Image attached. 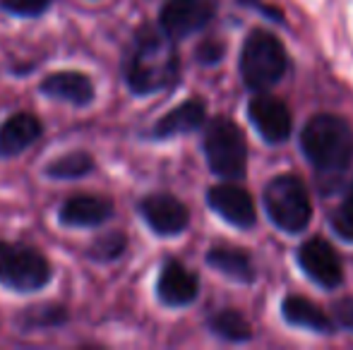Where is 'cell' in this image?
<instances>
[{"instance_id":"1","label":"cell","mask_w":353,"mask_h":350,"mask_svg":"<svg viewBox=\"0 0 353 350\" xmlns=\"http://www.w3.org/2000/svg\"><path fill=\"white\" fill-rule=\"evenodd\" d=\"M125 85L137 96L163 91L178 77V51L173 36L159 24H144L135 32L123 61Z\"/></svg>"},{"instance_id":"2","label":"cell","mask_w":353,"mask_h":350,"mask_svg":"<svg viewBox=\"0 0 353 350\" xmlns=\"http://www.w3.org/2000/svg\"><path fill=\"white\" fill-rule=\"evenodd\" d=\"M301 149L322 173H341L353 161V130L332 113L310 118L301 132Z\"/></svg>"},{"instance_id":"3","label":"cell","mask_w":353,"mask_h":350,"mask_svg":"<svg viewBox=\"0 0 353 350\" xmlns=\"http://www.w3.org/2000/svg\"><path fill=\"white\" fill-rule=\"evenodd\" d=\"M288 56L281 41L270 32H252L241 51V77L248 89L265 91L286 75Z\"/></svg>"},{"instance_id":"4","label":"cell","mask_w":353,"mask_h":350,"mask_svg":"<svg viewBox=\"0 0 353 350\" xmlns=\"http://www.w3.org/2000/svg\"><path fill=\"white\" fill-rule=\"evenodd\" d=\"M265 209L272 223L283 233H301L307 228L312 216L310 195L305 182L293 173H283L267 185Z\"/></svg>"},{"instance_id":"5","label":"cell","mask_w":353,"mask_h":350,"mask_svg":"<svg viewBox=\"0 0 353 350\" xmlns=\"http://www.w3.org/2000/svg\"><path fill=\"white\" fill-rule=\"evenodd\" d=\"M205 156L212 173L223 180H238L245 175L248 144L241 127L228 118H216L207 125Z\"/></svg>"},{"instance_id":"6","label":"cell","mask_w":353,"mask_h":350,"mask_svg":"<svg viewBox=\"0 0 353 350\" xmlns=\"http://www.w3.org/2000/svg\"><path fill=\"white\" fill-rule=\"evenodd\" d=\"M51 264L37 248L0 243V285L14 293H34L51 281Z\"/></svg>"},{"instance_id":"7","label":"cell","mask_w":353,"mask_h":350,"mask_svg":"<svg viewBox=\"0 0 353 350\" xmlns=\"http://www.w3.org/2000/svg\"><path fill=\"white\" fill-rule=\"evenodd\" d=\"M219 0H168L159 14V24L173 39L190 36L205 29L216 14Z\"/></svg>"},{"instance_id":"8","label":"cell","mask_w":353,"mask_h":350,"mask_svg":"<svg viewBox=\"0 0 353 350\" xmlns=\"http://www.w3.org/2000/svg\"><path fill=\"white\" fill-rule=\"evenodd\" d=\"M298 264L307 274V278H312L322 288H339L344 281V269H341V259L334 252L327 240L312 238L305 240L298 250Z\"/></svg>"},{"instance_id":"9","label":"cell","mask_w":353,"mask_h":350,"mask_svg":"<svg viewBox=\"0 0 353 350\" xmlns=\"http://www.w3.org/2000/svg\"><path fill=\"white\" fill-rule=\"evenodd\" d=\"M140 214L147 221V226L157 235H178L188 228L190 223V211L181 199H176L173 195L159 192V195H149L142 199Z\"/></svg>"},{"instance_id":"10","label":"cell","mask_w":353,"mask_h":350,"mask_svg":"<svg viewBox=\"0 0 353 350\" xmlns=\"http://www.w3.org/2000/svg\"><path fill=\"white\" fill-rule=\"evenodd\" d=\"M207 201H210V206L223 221H228L236 228H252L255 226V201L248 195V190H243L233 180L214 185L207 192Z\"/></svg>"},{"instance_id":"11","label":"cell","mask_w":353,"mask_h":350,"mask_svg":"<svg viewBox=\"0 0 353 350\" xmlns=\"http://www.w3.org/2000/svg\"><path fill=\"white\" fill-rule=\"evenodd\" d=\"M248 116H250L252 125L257 127L267 142H286L293 130V118L291 111L283 101L267 94H257L248 106Z\"/></svg>"},{"instance_id":"12","label":"cell","mask_w":353,"mask_h":350,"mask_svg":"<svg viewBox=\"0 0 353 350\" xmlns=\"http://www.w3.org/2000/svg\"><path fill=\"white\" fill-rule=\"evenodd\" d=\"M157 293L159 300L168 307H188L197 300L200 281L185 264H181L178 259H168L159 271Z\"/></svg>"},{"instance_id":"13","label":"cell","mask_w":353,"mask_h":350,"mask_svg":"<svg viewBox=\"0 0 353 350\" xmlns=\"http://www.w3.org/2000/svg\"><path fill=\"white\" fill-rule=\"evenodd\" d=\"M113 216V201L101 195H74L63 201L58 219L63 226L72 228H94V226L106 223Z\"/></svg>"},{"instance_id":"14","label":"cell","mask_w":353,"mask_h":350,"mask_svg":"<svg viewBox=\"0 0 353 350\" xmlns=\"http://www.w3.org/2000/svg\"><path fill=\"white\" fill-rule=\"evenodd\" d=\"M43 125L32 113H14L0 125V159H12V156L27 151L34 142L41 137Z\"/></svg>"},{"instance_id":"15","label":"cell","mask_w":353,"mask_h":350,"mask_svg":"<svg viewBox=\"0 0 353 350\" xmlns=\"http://www.w3.org/2000/svg\"><path fill=\"white\" fill-rule=\"evenodd\" d=\"M41 94L58 98V101L72 103V106H89L97 96V89H94V82L82 72L61 70L43 77Z\"/></svg>"},{"instance_id":"16","label":"cell","mask_w":353,"mask_h":350,"mask_svg":"<svg viewBox=\"0 0 353 350\" xmlns=\"http://www.w3.org/2000/svg\"><path fill=\"white\" fill-rule=\"evenodd\" d=\"M207 120V108L200 98H190V101L181 103L178 108L168 111L157 125L152 127L154 140H171L176 135H188L195 132L205 125Z\"/></svg>"},{"instance_id":"17","label":"cell","mask_w":353,"mask_h":350,"mask_svg":"<svg viewBox=\"0 0 353 350\" xmlns=\"http://www.w3.org/2000/svg\"><path fill=\"white\" fill-rule=\"evenodd\" d=\"M207 264L212 269L221 271L223 276L238 281V283H252L255 281V269H252L250 257L245 250L233 248V245H214L207 252Z\"/></svg>"},{"instance_id":"18","label":"cell","mask_w":353,"mask_h":350,"mask_svg":"<svg viewBox=\"0 0 353 350\" xmlns=\"http://www.w3.org/2000/svg\"><path fill=\"white\" fill-rule=\"evenodd\" d=\"M281 312H283V319L288 324H296V327H303V329H310V331H320V333H330L334 329L332 319L317 307L315 303L305 298H298V295H291V298L283 300L281 305Z\"/></svg>"},{"instance_id":"19","label":"cell","mask_w":353,"mask_h":350,"mask_svg":"<svg viewBox=\"0 0 353 350\" xmlns=\"http://www.w3.org/2000/svg\"><path fill=\"white\" fill-rule=\"evenodd\" d=\"M68 322V309L63 305L43 303L22 309L17 324L24 331H39V329H56Z\"/></svg>"},{"instance_id":"20","label":"cell","mask_w":353,"mask_h":350,"mask_svg":"<svg viewBox=\"0 0 353 350\" xmlns=\"http://www.w3.org/2000/svg\"><path fill=\"white\" fill-rule=\"evenodd\" d=\"M210 329L219 338L231 343H243L252 338V329L248 319L238 309H221L210 319Z\"/></svg>"},{"instance_id":"21","label":"cell","mask_w":353,"mask_h":350,"mask_svg":"<svg viewBox=\"0 0 353 350\" xmlns=\"http://www.w3.org/2000/svg\"><path fill=\"white\" fill-rule=\"evenodd\" d=\"M94 156L87 151H70V154L58 156L56 161L46 166V175L53 180H77L94 171Z\"/></svg>"},{"instance_id":"22","label":"cell","mask_w":353,"mask_h":350,"mask_svg":"<svg viewBox=\"0 0 353 350\" xmlns=\"http://www.w3.org/2000/svg\"><path fill=\"white\" fill-rule=\"evenodd\" d=\"M128 248V240L123 233H106L97 238L89 248V259L94 262H113V259L123 257Z\"/></svg>"},{"instance_id":"23","label":"cell","mask_w":353,"mask_h":350,"mask_svg":"<svg viewBox=\"0 0 353 350\" xmlns=\"http://www.w3.org/2000/svg\"><path fill=\"white\" fill-rule=\"evenodd\" d=\"M332 228H334V233L339 235V238L351 240L353 243V185H351L349 195H346V199L341 201L339 209L332 216Z\"/></svg>"},{"instance_id":"24","label":"cell","mask_w":353,"mask_h":350,"mask_svg":"<svg viewBox=\"0 0 353 350\" xmlns=\"http://www.w3.org/2000/svg\"><path fill=\"white\" fill-rule=\"evenodd\" d=\"M53 5V0H0V8L14 17H39Z\"/></svg>"},{"instance_id":"25","label":"cell","mask_w":353,"mask_h":350,"mask_svg":"<svg viewBox=\"0 0 353 350\" xmlns=\"http://www.w3.org/2000/svg\"><path fill=\"white\" fill-rule=\"evenodd\" d=\"M332 314L344 329L353 331V298H341L332 305Z\"/></svg>"},{"instance_id":"26","label":"cell","mask_w":353,"mask_h":350,"mask_svg":"<svg viewBox=\"0 0 353 350\" xmlns=\"http://www.w3.org/2000/svg\"><path fill=\"white\" fill-rule=\"evenodd\" d=\"M221 56H223V46L219 41H207L197 48V61L202 65H214V63L221 61Z\"/></svg>"}]
</instances>
